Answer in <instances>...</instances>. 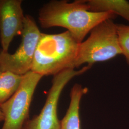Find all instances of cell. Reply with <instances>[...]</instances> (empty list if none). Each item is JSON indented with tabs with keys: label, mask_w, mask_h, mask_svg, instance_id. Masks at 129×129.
<instances>
[{
	"label": "cell",
	"mask_w": 129,
	"mask_h": 129,
	"mask_svg": "<svg viewBox=\"0 0 129 129\" xmlns=\"http://www.w3.org/2000/svg\"><path fill=\"white\" fill-rule=\"evenodd\" d=\"M111 12L90 11L85 0L69 2L66 0H53L39 10L38 19L43 29L60 27L66 29L79 43L92 29L102 22L115 18Z\"/></svg>",
	"instance_id": "cell-1"
},
{
	"label": "cell",
	"mask_w": 129,
	"mask_h": 129,
	"mask_svg": "<svg viewBox=\"0 0 129 129\" xmlns=\"http://www.w3.org/2000/svg\"><path fill=\"white\" fill-rule=\"evenodd\" d=\"M79 44L68 31L54 34L42 33L31 71L44 77L75 69Z\"/></svg>",
	"instance_id": "cell-2"
},
{
	"label": "cell",
	"mask_w": 129,
	"mask_h": 129,
	"mask_svg": "<svg viewBox=\"0 0 129 129\" xmlns=\"http://www.w3.org/2000/svg\"><path fill=\"white\" fill-rule=\"evenodd\" d=\"M90 33L87 39L79 44L75 68L85 64L92 66L122 54L117 24L112 19L102 22Z\"/></svg>",
	"instance_id": "cell-3"
},
{
	"label": "cell",
	"mask_w": 129,
	"mask_h": 129,
	"mask_svg": "<svg viewBox=\"0 0 129 129\" xmlns=\"http://www.w3.org/2000/svg\"><path fill=\"white\" fill-rule=\"evenodd\" d=\"M41 34L34 18L26 15L21 42L17 49L14 54L0 50V70L21 76L31 71Z\"/></svg>",
	"instance_id": "cell-4"
},
{
	"label": "cell",
	"mask_w": 129,
	"mask_h": 129,
	"mask_svg": "<svg viewBox=\"0 0 129 129\" xmlns=\"http://www.w3.org/2000/svg\"><path fill=\"white\" fill-rule=\"evenodd\" d=\"M91 67L87 64L77 70L73 69H66L53 76L51 88L41 112L28 120L22 129H61L57 108L62 92L72 78L84 74Z\"/></svg>",
	"instance_id": "cell-5"
},
{
	"label": "cell",
	"mask_w": 129,
	"mask_h": 129,
	"mask_svg": "<svg viewBox=\"0 0 129 129\" xmlns=\"http://www.w3.org/2000/svg\"><path fill=\"white\" fill-rule=\"evenodd\" d=\"M43 77L32 71L23 75L18 89L13 96L0 105L4 116L1 129H22L29 120V111L37 85Z\"/></svg>",
	"instance_id": "cell-6"
},
{
	"label": "cell",
	"mask_w": 129,
	"mask_h": 129,
	"mask_svg": "<svg viewBox=\"0 0 129 129\" xmlns=\"http://www.w3.org/2000/svg\"><path fill=\"white\" fill-rule=\"evenodd\" d=\"M22 0H0V43L2 50L8 52L14 37L21 35L25 15Z\"/></svg>",
	"instance_id": "cell-7"
},
{
	"label": "cell",
	"mask_w": 129,
	"mask_h": 129,
	"mask_svg": "<svg viewBox=\"0 0 129 129\" xmlns=\"http://www.w3.org/2000/svg\"><path fill=\"white\" fill-rule=\"evenodd\" d=\"M88 89L79 84H75L70 93L69 107L63 119L61 120V129H81L79 115V107L83 95Z\"/></svg>",
	"instance_id": "cell-8"
},
{
	"label": "cell",
	"mask_w": 129,
	"mask_h": 129,
	"mask_svg": "<svg viewBox=\"0 0 129 129\" xmlns=\"http://www.w3.org/2000/svg\"><path fill=\"white\" fill-rule=\"evenodd\" d=\"M90 11L111 12L129 22V2L125 0H87Z\"/></svg>",
	"instance_id": "cell-9"
},
{
	"label": "cell",
	"mask_w": 129,
	"mask_h": 129,
	"mask_svg": "<svg viewBox=\"0 0 129 129\" xmlns=\"http://www.w3.org/2000/svg\"><path fill=\"white\" fill-rule=\"evenodd\" d=\"M23 76L9 71L2 72L0 75V105L8 101L16 92Z\"/></svg>",
	"instance_id": "cell-10"
},
{
	"label": "cell",
	"mask_w": 129,
	"mask_h": 129,
	"mask_svg": "<svg viewBox=\"0 0 129 129\" xmlns=\"http://www.w3.org/2000/svg\"><path fill=\"white\" fill-rule=\"evenodd\" d=\"M117 29L122 55L129 66V25L117 24Z\"/></svg>",
	"instance_id": "cell-11"
},
{
	"label": "cell",
	"mask_w": 129,
	"mask_h": 129,
	"mask_svg": "<svg viewBox=\"0 0 129 129\" xmlns=\"http://www.w3.org/2000/svg\"><path fill=\"white\" fill-rule=\"evenodd\" d=\"M4 120V116L3 113V112L1 111L0 109V122L3 121Z\"/></svg>",
	"instance_id": "cell-12"
},
{
	"label": "cell",
	"mask_w": 129,
	"mask_h": 129,
	"mask_svg": "<svg viewBox=\"0 0 129 129\" xmlns=\"http://www.w3.org/2000/svg\"><path fill=\"white\" fill-rule=\"evenodd\" d=\"M2 71L0 70V75H1V73H2Z\"/></svg>",
	"instance_id": "cell-13"
}]
</instances>
